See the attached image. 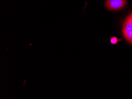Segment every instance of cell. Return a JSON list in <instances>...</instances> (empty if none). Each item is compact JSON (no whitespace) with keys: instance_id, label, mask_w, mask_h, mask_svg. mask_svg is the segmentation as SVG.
I'll list each match as a JSON object with an SVG mask.
<instances>
[{"instance_id":"cell-2","label":"cell","mask_w":132,"mask_h":99,"mask_svg":"<svg viewBox=\"0 0 132 99\" xmlns=\"http://www.w3.org/2000/svg\"><path fill=\"white\" fill-rule=\"evenodd\" d=\"M127 3V0H106L105 6L109 10L118 11L123 8Z\"/></svg>"},{"instance_id":"cell-3","label":"cell","mask_w":132,"mask_h":99,"mask_svg":"<svg viewBox=\"0 0 132 99\" xmlns=\"http://www.w3.org/2000/svg\"><path fill=\"white\" fill-rule=\"evenodd\" d=\"M118 42V38L116 37H112L110 39V42L112 44H117Z\"/></svg>"},{"instance_id":"cell-4","label":"cell","mask_w":132,"mask_h":99,"mask_svg":"<svg viewBox=\"0 0 132 99\" xmlns=\"http://www.w3.org/2000/svg\"><path fill=\"white\" fill-rule=\"evenodd\" d=\"M130 17H131V18L132 19V13H131V14H130Z\"/></svg>"},{"instance_id":"cell-1","label":"cell","mask_w":132,"mask_h":99,"mask_svg":"<svg viewBox=\"0 0 132 99\" xmlns=\"http://www.w3.org/2000/svg\"><path fill=\"white\" fill-rule=\"evenodd\" d=\"M122 32L125 39L132 44V19L129 15L124 21Z\"/></svg>"}]
</instances>
